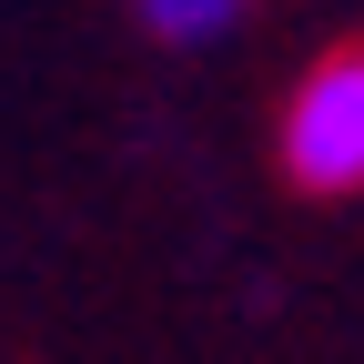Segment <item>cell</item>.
<instances>
[{"label": "cell", "instance_id": "cell-1", "mask_svg": "<svg viewBox=\"0 0 364 364\" xmlns=\"http://www.w3.org/2000/svg\"><path fill=\"white\" fill-rule=\"evenodd\" d=\"M284 172L304 193H364V51H324L284 102Z\"/></svg>", "mask_w": 364, "mask_h": 364}, {"label": "cell", "instance_id": "cell-2", "mask_svg": "<svg viewBox=\"0 0 364 364\" xmlns=\"http://www.w3.org/2000/svg\"><path fill=\"white\" fill-rule=\"evenodd\" d=\"M132 11H142L152 41H223L243 21V0H132Z\"/></svg>", "mask_w": 364, "mask_h": 364}]
</instances>
